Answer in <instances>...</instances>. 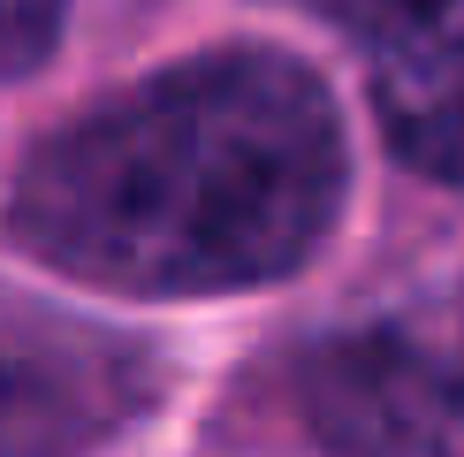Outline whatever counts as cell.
<instances>
[{
	"mask_svg": "<svg viewBox=\"0 0 464 457\" xmlns=\"http://www.w3.org/2000/svg\"><path fill=\"white\" fill-rule=\"evenodd\" d=\"M343 199V130L313 69L206 53L62 122L8 190L31 259L122 297L282 282Z\"/></svg>",
	"mask_w": 464,
	"mask_h": 457,
	"instance_id": "1",
	"label": "cell"
},
{
	"mask_svg": "<svg viewBox=\"0 0 464 457\" xmlns=\"http://www.w3.org/2000/svg\"><path fill=\"white\" fill-rule=\"evenodd\" d=\"M358 46L381 130L419 176L464 183V0H320Z\"/></svg>",
	"mask_w": 464,
	"mask_h": 457,
	"instance_id": "4",
	"label": "cell"
},
{
	"mask_svg": "<svg viewBox=\"0 0 464 457\" xmlns=\"http://www.w3.org/2000/svg\"><path fill=\"white\" fill-rule=\"evenodd\" d=\"M62 15H69V0H0V84L31 76L62 46Z\"/></svg>",
	"mask_w": 464,
	"mask_h": 457,
	"instance_id": "5",
	"label": "cell"
},
{
	"mask_svg": "<svg viewBox=\"0 0 464 457\" xmlns=\"http://www.w3.org/2000/svg\"><path fill=\"white\" fill-rule=\"evenodd\" d=\"M297 396L335 457H464V290L327 335Z\"/></svg>",
	"mask_w": 464,
	"mask_h": 457,
	"instance_id": "2",
	"label": "cell"
},
{
	"mask_svg": "<svg viewBox=\"0 0 464 457\" xmlns=\"http://www.w3.org/2000/svg\"><path fill=\"white\" fill-rule=\"evenodd\" d=\"M152 404L130 335L0 282V457H84Z\"/></svg>",
	"mask_w": 464,
	"mask_h": 457,
	"instance_id": "3",
	"label": "cell"
}]
</instances>
